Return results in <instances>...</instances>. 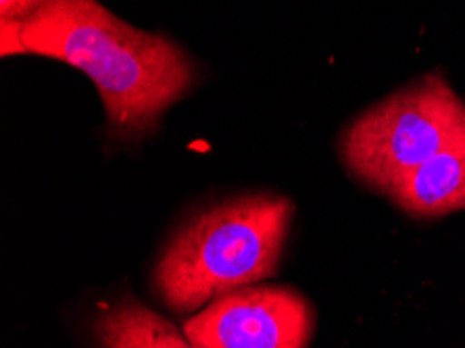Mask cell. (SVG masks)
Instances as JSON below:
<instances>
[{
	"instance_id": "cell-1",
	"label": "cell",
	"mask_w": 465,
	"mask_h": 348,
	"mask_svg": "<svg viewBox=\"0 0 465 348\" xmlns=\"http://www.w3.org/2000/svg\"><path fill=\"white\" fill-rule=\"evenodd\" d=\"M21 55L67 63L101 94L113 140L138 142L196 84L184 48L113 15L98 0H54L17 24Z\"/></svg>"
},
{
	"instance_id": "cell-2",
	"label": "cell",
	"mask_w": 465,
	"mask_h": 348,
	"mask_svg": "<svg viewBox=\"0 0 465 348\" xmlns=\"http://www.w3.org/2000/svg\"><path fill=\"white\" fill-rule=\"evenodd\" d=\"M294 207L280 194L217 203L190 219L161 257L154 282L175 313H190L278 272Z\"/></svg>"
},
{
	"instance_id": "cell-3",
	"label": "cell",
	"mask_w": 465,
	"mask_h": 348,
	"mask_svg": "<svg viewBox=\"0 0 465 348\" xmlns=\"http://www.w3.org/2000/svg\"><path fill=\"white\" fill-rule=\"evenodd\" d=\"M465 138V104L439 74H428L359 115L341 138L351 172L384 192Z\"/></svg>"
},
{
	"instance_id": "cell-4",
	"label": "cell",
	"mask_w": 465,
	"mask_h": 348,
	"mask_svg": "<svg viewBox=\"0 0 465 348\" xmlns=\"http://www.w3.org/2000/svg\"><path fill=\"white\" fill-rule=\"evenodd\" d=\"M312 304L291 288H244L215 298L188 319L194 348H307L313 336Z\"/></svg>"
},
{
	"instance_id": "cell-5",
	"label": "cell",
	"mask_w": 465,
	"mask_h": 348,
	"mask_svg": "<svg viewBox=\"0 0 465 348\" xmlns=\"http://www.w3.org/2000/svg\"><path fill=\"white\" fill-rule=\"evenodd\" d=\"M386 194L399 209L420 219L465 209V138L411 169Z\"/></svg>"
},
{
	"instance_id": "cell-6",
	"label": "cell",
	"mask_w": 465,
	"mask_h": 348,
	"mask_svg": "<svg viewBox=\"0 0 465 348\" xmlns=\"http://www.w3.org/2000/svg\"><path fill=\"white\" fill-rule=\"evenodd\" d=\"M96 332L101 348H194L172 322L130 298L104 311Z\"/></svg>"
},
{
	"instance_id": "cell-7",
	"label": "cell",
	"mask_w": 465,
	"mask_h": 348,
	"mask_svg": "<svg viewBox=\"0 0 465 348\" xmlns=\"http://www.w3.org/2000/svg\"><path fill=\"white\" fill-rule=\"evenodd\" d=\"M54 0H0V21H25Z\"/></svg>"
}]
</instances>
